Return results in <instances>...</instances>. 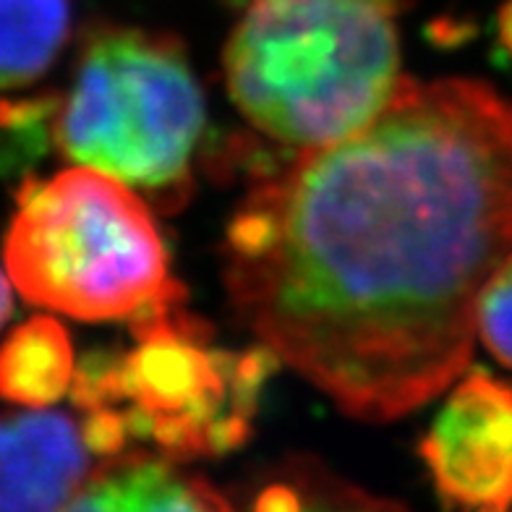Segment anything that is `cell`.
<instances>
[{
    "label": "cell",
    "mask_w": 512,
    "mask_h": 512,
    "mask_svg": "<svg viewBox=\"0 0 512 512\" xmlns=\"http://www.w3.org/2000/svg\"><path fill=\"white\" fill-rule=\"evenodd\" d=\"M66 157L157 199H183L204 128V97L176 37L102 29L55 108Z\"/></svg>",
    "instance_id": "5"
},
{
    "label": "cell",
    "mask_w": 512,
    "mask_h": 512,
    "mask_svg": "<svg viewBox=\"0 0 512 512\" xmlns=\"http://www.w3.org/2000/svg\"><path fill=\"white\" fill-rule=\"evenodd\" d=\"M136 348L92 353L76 366L71 400L81 413L113 408L131 442L178 460L215 458L236 450L277 356L270 348L228 353L212 345L207 324L183 311V301L131 317Z\"/></svg>",
    "instance_id": "4"
},
{
    "label": "cell",
    "mask_w": 512,
    "mask_h": 512,
    "mask_svg": "<svg viewBox=\"0 0 512 512\" xmlns=\"http://www.w3.org/2000/svg\"><path fill=\"white\" fill-rule=\"evenodd\" d=\"M499 42L512 58V0L499 11Z\"/></svg>",
    "instance_id": "13"
},
{
    "label": "cell",
    "mask_w": 512,
    "mask_h": 512,
    "mask_svg": "<svg viewBox=\"0 0 512 512\" xmlns=\"http://www.w3.org/2000/svg\"><path fill=\"white\" fill-rule=\"evenodd\" d=\"M11 309H14V296H11V277H6V272L0 270V327L6 324L8 317H11Z\"/></svg>",
    "instance_id": "12"
},
{
    "label": "cell",
    "mask_w": 512,
    "mask_h": 512,
    "mask_svg": "<svg viewBox=\"0 0 512 512\" xmlns=\"http://www.w3.org/2000/svg\"><path fill=\"white\" fill-rule=\"evenodd\" d=\"M512 254V102L403 76L353 134L301 149L230 220V304L348 416L395 421L458 382Z\"/></svg>",
    "instance_id": "1"
},
{
    "label": "cell",
    "mask_w": 512,
    "mask_h": 512,
    "mask_svg": "<svg viewBox=\"0 0 512 512\" xmlns=\"http://www.w3.org/2000/svg\"><path fill=\"white\" fill-rule=\"evenodd\" d=\"M92 471L74 416L48 408L0 413V510H71Z\"/></svg>",
    "instance_id": "7"
},
{
    "label": "cell",
    "mask_w": 512,
    "mask_h": 512,
    "mask_svg": "<svg viewBox=\"0 0 512 512\" xmlns=\"http://www.w3.org/2000/svg\"><path fill=\"white\" fill-rule=\"evenodd\" d=\"M6 267L29 304L81 322L131 319L186 298L147 204L89 165L21 186Z\"/></svg>",
    "instance_id": "3"
},
{
    "label": "cell",
    "mask_w": 512,
    "mask_h": 512,
    "mask_svg": "<svg viewBox=\"0 0 512 512\" xmlns=\"http://www.w3.org/2000/svg\"><path fill=\"white\" fill-rule=\"evenodd\" d=\"M392 14L377 0H254L225 48L230 100L290 147L353 134L403 81Z\"/></svg>",
    "instance_id": "2"
},
{
    "label": "cell",
    "mask_w": 512,
    "mask_h": 512,
    "mask_svg": "<svg viewBox=\"0 0 512 512\" xmlns=\"http://www.w3.org/2000/svg\"><path fill=\"white\" fill-rule=\"evenodd\" d=\"M476 337L497 361L512 369V254L484 285L476 311Z\"/></svg>",
    "instance_id": "11"
},
{
    "label": "cell",
    "mask_w": 512,
    "mask_h": 512,
    "mask_svg": "<svg viewBox=\"0 0 512 512\" xmlns=\"http://www.w3.org/2000/svg\"><path fill=\"white\" fill-rule=\"evenodd\" d=\"M230 502L202 476L160 452L126 450L89 473L71 510H228Z\"/></svg>",
    "instance_id": "8"
},
{
    "label": "cell",
    "mask_w": 512,
    "mask_h": 512,
    "mask_svg": "<svg viewBox=\"0 0 512 512\" xmlns=\"http://www.w3.org/2000/svg\"><path fill=\"white\" fill-rule=\"evenodd\" d=\"M74 348L53 317H32L0 345V400L21 408H48L71 390Z\"/></svg>",
    "instance_id": "9"
},
{
    "label": "cell",
    "mask_w": 512,
    "mask_h": 512,
    "mask_svg": "<svg viewBox=\"0 0 512 512\" xmlns=\"http://www.w3.org/2000/svg\"><path fill=\"white\" fill-rule=\"evenodd\" d=\"M439 499L450 507H512V387L473 371L450 392L421 442Z\"/></svg>",
    "instance_id": "6"
},
{
    "label": "cell",
    "mask_w": 512,
    "mask_h": 512,
    "mask_svg": "<svg viewBox=\"0 0 512 512\" xmlns=\"http://www.w3.org/2000/svg\"><path fill=\"white\" fill-rule=\"evenodd\" d=\"M377 3H382V6L392 8V11H398V8H403L408 0H377Z\"/></svg>",
    "instance_id": "14"
},
{
    "label": "cell",
    "mask_w": 512,
    "mask_h": 512,
    "mask_svg": "<svg viewBox=\"0 0 512 512\" xmlns=\"http://www.w3.org/2000/svg\"><path fill=\"white\" fill-rule=\"evenodd\" d=\"M71 29L68 0H0V92L40 79Z\"/></svg>",
    "instance_id": "10"
}]
</instances>
